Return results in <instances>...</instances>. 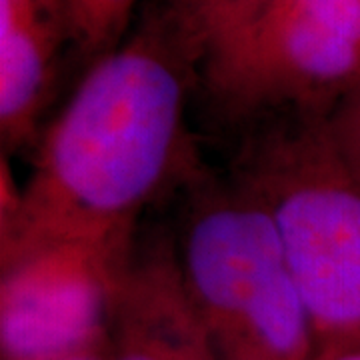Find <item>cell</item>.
<instances>
[{"mask_svg":"<svg viewBox=\"0 0 360 360\" xmlns=\"http://www.w3.org/2000/svg\"><path fill=\"white\" fill-rule=\"evenodd\" d=\"M141 0H68L72 52L84 70L127 39Z\"/></svg>","mask_w":360,"mask_h":360,"instance_id":"obj_9","label":"cell"},{"mask_svg":"<svg viewBox=\"0 0 360 360\" xmlns=\"http://www.w3.org/2000/svg\"><path fill=\"white\" fill-rule=\"evenodd\" d=\"M314 360H322V359H321V356H319V354H316V359H314Z\"/></svg>","mask_w":360,"mask_h":360,"instance_id":"obj_13","label":"cell"},{"mask_svg":"<svg viewBox=\"0 0 360 360\" xmlns=\"http://www.w3.org/2000/svg\"><path fill=\"white\" fill-rule=\"evenodd\" d=\"M200 63L155 0L115 51L82 72L16 186L2 162L0 264L51 245L122 257L144 208L188 162L186 106Z\"/></svg>","mask_w":360,"mask_h":360,"instance_id":"obj_1","label":"cell"},{"mask_svg":"<svg viewBox=\"0 0 360 360\" xmlns=\"http://www.w3.org/2000/svg\"><path fill=\"white\" fill-rule=\"evenodd\" d=\"M129 252L51 245L2 262V360H63L103 340L116 272Z\"/></svg>","mask_w":360,"mask_h":360,"instance_id":"obj_5","label":"cell"},{"mask_svg":"<svg viewBox=\"0 0 360 360\" xmlns=\"http://www.w3.org/2000/svg\"><path fill=\"white\" fill-rule=\"evenodd\" d=\"M322 360H360V348H352V350H340V352H326V354H319Z\"/></svg>","mask_w":360,"mask_h":360,"instance_id":"obj_12","label":"cell"},{"mask_svg":"<svg viewBox=\"0 0 360 360\" xmlns=\"http://www.w3.org/2000/svg\"><path fill=\"white\" fill-rule=\"evenodd\" d=\"M326 124L336 153L360 180V84L336 104Z\"/></svg>","mask_w":360,"mask_h":360,"instance_id":"obj_10","label":"cell"},{"mask_svg":"<svg viewBox=\"0 0 360 360\" xmlns=\"http://www.w3.org/2000/svg\"><path fill=\"white\" fill-rule=\"evenodd\" d=\"M200 66L255 25L276 0H155Z\"/></svg>","mask_w":360,"mask_h":360,"instance_id":"obj_8","label":"cell"},{"mask_svg":"<svg viewBox=\"0 0 360 360\" xmlns=\"http://www.w3.org/2000/svg\"><path fill=\"white\" fill-rule=\"evenodd\" d=\"M72 49L68 0H0V139L4 153L39 141Z\"/></svg>","mask_w":360,"mask_h":360,"instance_id":"obj_7","label":"cell"},{"mask_svg":"<svg viewBox=\"0 0 360 360\" xmlns=\"http://www.w3.org/2000/svg\"><path fill=\"white\" fill-rule=\"evenodd\" d=\"M63 360H110L108 359V335L104 336L103 340L90 345V347L78 350L75 354L66 356Z\"/></svg>","mask_w":360,"mask_h":360,"instance_id":"obj_11","label":"cell"},{"mask_svg":"<svg viewBox=\"0 0 360 360\" xmlns=\"http://www.w3.org/2000/svg\"><path fill=\"white\" fill-rule=\"evenodd\" d=\"M234 176L276 224L319 354L360 348V180L336 153L326 116L252 124Z\"/></svg>","mask_w":360,"mask_h":360,"instance_id":"obj_2","label":"cell"},{"mask_svg":"<svg viewBox=\"0 0 360 360\" xmlns=\"http://www.w3.org/2000/svg\"><path fill=\"white\" fill-rule=\"evenodd\" d=\"M200 84L231 124L328 116L360 84V0H276L200 66Z\"/></svg>","mask_w":360,"mask_h":360,"instance_id":"obj_4","label":"cell"},{"mask_svg":"<svg viewBox=\"0 0 360 360\" xmlns=\"http://www.w3.org/2000/svg\"><path fill=\"white\" fill-rule=\"evenodd\" d=\"M176 243L219 360H314L304 300L269 208L245 182L200 184Z\"/></svg>","mask_w":360,"mask_h":360,"instance_id":"obj_3","label":"cell"},{"mask_svg":"<svg viewBox=\"0 0 360 360\" xmlns=\"http://www.w3.org/2000/svg\"><path fill=\"white\" fill-rule=\"evenodd\" d=\"M110 360H219L180 272L176 243H134L112 284Z\"/></svg>","mask_w":360,"mask_h":360,"instance_id":"obj_6","label":"cell"}]
</instances>
